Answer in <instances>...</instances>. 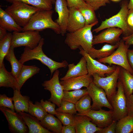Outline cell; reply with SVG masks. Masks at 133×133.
Masks as SVG:
<instances>
[{"label": "cell", "instance_id": "obj_1", "mask_svg": "<svg viewBox=\"0 0 133 133\" xmlns=\"http://www.w3.org/2000/svg\"><path fill=\"white\" fill-rule=\"evenodd\" d=\"M44 41V38H42L38 45L33 49L25 47L19 61L21 64L23 65L25 62L30 60H37L48 67L51 76L56 70L60 68H66L68 64L66 60H64L61 62H58L47 56L42 50Z\"/></svg>", "mask_w": 133, "mask_h": 133}, {"label": "cell", "instance_id": "obj_2", "mask_svg": "<svg viewBox=\"0 0 133 133\" xmlns=\"http://www.w3.org/2000/svg\"><path fill=\"white\" fill-rule=\"evenodd\" d=\"M98 23V21L91 24L85 25L74 32L67 33L65 40V43L72 50L81 48L88 53L93 47V37L92 28Z\"/></svg>", "mask_w": 133, "mask_h": 133}, {"label": "cell", "instance_id": "obj_3", "mask_svg": "<svg viewBox=\"0 0 133 133\" xmlns=\"http://www.w3.org/2000/svg\"><path fill=\"white\" fill-rule=\"evenodd\" d=\"M53 12L52 9L38 11L33 16L27 24L22 28V32L28 31L39 32L49 29L57 34H61L59 26L52 19Z\"/></svg>", "mask_w": 133, "mask_h": 133}, {"label": "cell", "instance_id": "obj_4", "mask_svg": "<svg viewBox=\"0 0 133 133\" xmlns=\"http://www.w3.org/2000/svg\"><path fill=\"white\" fill-rule=\"evenodd\" d=\"M128 0H124L122 2L121 8L118 13L110 18L102 21L100 25L93 30L97 33L104 29L111 27H117L123 31V37L131 34L133 32L129 28L127 22V17L128 10Z\"/></svg>", "mask_w": 133, "mask_h": 133}, {"label": "cell", "instance_id": "obj_5", "mask_svg": "<svg viewBox=\"0 0 133 133\" xmlns=\"http://www.w3.org/2000/svg\"><path fill=\"white\" fill-rule=\"evenodd\" d=\"M5 11L13 18L17 24L22 28L28 23L33 16L39 9L19 2L12 3Z\"/></svg>", "mask_w": 133, "mask_h": 133}, {"label": "cell", "instance_id": "obj_6", "mask_svg": "<svg viewBox=\"0 0 133 133\" xmlns=\"http://www.w3.org/2000/svg\"><path fill=\"white\" fill-rule=\"evenodd\" d=\"M130 46L126 44L122 39L120 40L118 47L112 54L98 60L110 66L113 64L117 65L133 74V70L129 63L127 58V52Z\"/></svg>", "mask_w": 133, "mask_h": 133}, {"label": "cell", "instance_id": "obj_7", "mask_svg": "<svg viewBox=\"0 0 133 133\" xmlns=\"http://www.w3.org/2000/svg\"><path fill=\"white\" fill-rule=\"evenodd\" d=\"M121 67L116 66L115 70L106 77H101L97 74L92 75L93 82L97 86L104 90L110 102L112 97L116 93L117 83Z\"/></svg>", "mask_w": 133, "mask_h": 133}, {"label": "cell", "instance_id": "obj_8", "mask_svg": "<svg viewBox=\"0 0 133 133\" xmlns=\"http://www.w3.org/2000/svg\"><path fill=\"white\" fill-rule=\"evenodd\" d=\"M117 90L110 103L113 107L114 120L118 121L128 115L127 98L122 84L118 79Z\"/></svg>", "mask_w": 133, "mask_h": 133}, {"label": "cell", "instance_id": "obj_9", "mask_svg": "<svg viewBox=\"0 0 133 133\" xmlns=\"http://www.w3.org/2000/svg\"><path fill=\"white\" fill-rule=\"evenodd\" d=\"M42 38L38 31L13 32L11 46L14 48L24 46L33 49L38 45Z\"/></svg>", "mask_w": 133, "mask_h": 133}, {"label": "cell", "instance_id": "obj_10", "mask_svg": "<svg viewBox=\"0 0 133 133\" xmlns=\"http://www.w3.org/2000/svg\"><path fill=\"white\" fill-rule=\"evenodd\" d=\"M59 71L56 70L50 80L45 81L42 84L44 89L50 92L51 96L49 100L58 107L62 100L64 91L63 87L59 80Z\"/></svg>", "mask_w": 133, "mask_h": 133}, {"label": "cell", "instance_id": "obj_11", "mask_svg": "<svg viewBox=\"0 0 133 133\" xmlns=\"http://www.w3.org/2000/svg\"><path fill=\"white\" fill-rule=\"evenodd\" d=\"M79 49V53L84 56L86 59L88 74L92 76L94 74H97L101 77H104L105 74L110 75L115 70L116 66H106L92 58L81 48Z\"/></svg>", "mask_w": 133, "mask_h": 133}, {"label": "cell", "instance_id": "obj_12", "mask_svg": "<svg viewBox=\"0 0 133 133\" xmlns=\"http://www.w3.org/2000/svg\"><path fill=\"white\" fill-rule=\"evenodd\" d=\"M0 110L8 121L9 129L11 133H28V128L24 119L19 113L3 107H0Z\"/></svg>", "mask_w": 133, "mask_h": 133}, {"label": "cell", "instance_id": "obj_13", "mask_svg": "<svg viewBox=\"0 0 133 133\" xmlns=\"http://www.w3.org/2000/svg\"><path fill=\"white\" fill-rule=\"evenodd\" d=\"M86 88L93 102L91 110H97L105 107L113 110V107L103 89L97 86L93 82Z\"/></svg>", "mask_w": 133, "mask_h": 133}, {"label": "cell", "instance_id": "obj_14", "mask_svg": "<svg viewBox=\"0 0 133 133\" xmlns=\"http://www.w3.org/2000/svg\"><path fill=\"white\" fill-rule=\"evenodd\" d=\"M79 115H85L89 117L91 119L92 122L94 124L101 128L108 126L114 120L112 110L106 111L102 108L97 110H91Z\"/></svg>", "mask_w": 133, "mask_h": 133}, {"label": "cell", "instance_id": "obj_15", "mask_svg": "<svg viewBox=\"0 0 133 133\" xmlns=\"http://www.w3.org/2000/svg\"><path fill=\"white\" fill-rule=\"evenodd\" d=\"M106 29L98 34L94 36L93 46L104 43L114 45L120 41L119 37L123 32L121 29L116 27Z\"/></svg>", "mask_w": 133, "mask_h": 133}, {"label": "cell", "instance_id": "obj_16", "mask_svg": "<svg viewBox=\"0 0 133 133\" xmlns=\"http://www.w3.org/2000/svg\"><path fill=\"white\" fill-rule=\"evenodd\" d=\"M55 10L58 15L55 22L59 26L61 34L64 36L67 32L69 9L66 0H55Z\"/></svg>", "mask_w": 133, "mask_h": 133}, {"label": "cell", "instance_id": "obj_17", "mask_svg": "<svg viewBox=\"0 0 133 133\" xmlns=\"http://www.w3.org/2000/svg\"><path fill=\"white\" fill-rule=\"evenodd\" d=\"M92 76L88 74L61 81L60 83L65 91L80 89L83 87L87 88L93 82Z\"/></svg>", "mask_w": 133, "mask_h": 133}, {"label": "cell", "instance_id": "obj_18", "mask_svg": "<svg viewBox=\"0 0 133 133\" xmlns=\"http://www.w3.org/2000/svg\"><path fill=\"white\" fill-rule=\"evenodd\" d=\"M74 118L76 133H97L101 129L94 124L91 119L87 116L77 114Z\"/></svg>", "mask_w": 133, "mask_h": 133}, {"label": "cell", "instance_id": "obj_19", "mask_svg": "<svg viewBox=\"0 0 133 133\" xmlns=\"http://www.w3.org/2000/svg\"><path fill=\"white\" fill-rule=\"evenodd\" d=\"M68 8L69 14L66 31L71 33L84 27L85 25V21L78 8L74 7Z\"/></svg>", "mask_w": 133, "mask_h": 133}, {"label": "cell", "instance_id": "obj_20", "mask_svg": "<svg viewBox=\"0 0 133 133\" xmlns=\"http://www.w3.org/2000/svg\"><path fill=\"white\" fill-rule=\"evenodd\" d=\"M68 70L65 75L61 78V81L85 75L88 74L87 62L84 56H83L76 65L73 63L68 65Z\"/></svg>", "mask_w": 133, "mask_h": 133}, {"label": "cell", "instance_id": "obj_21", "mask_svg": "<svg viewBox=\"0 0 133 133\" xmlns=\"http://www.w3.org/2000/svg\"><path fill=\"white\" fill-rule=\"evenodd\" d=\"M18 113L24 119L28 129L29 133H51L44 127L40 121L35 117L25 112Z\"/></svg>", "mask_w": 133, "mask_h": 133}, {"label": "cell", "instance_id": "obj_22", "mask_svg": "<svg viewBox=\"0 0 133 133\" xmlns=\"http://www.w3.org/2000/svg\"><path fill=\"white\" fill-rule=\"evenodd\" d=\"M0 26L9 32H20L22 28L19 25L12 17L0 7Z\"/></svg>", "mask_w": 133, "mask_h": 133}, {"label": "cell", "instance_id": "obj_23", "mask_svg": "<svg viewBox=\"0 0 133 133\" xmlns=\"http://www.w3.org/2000/svg\"><path fill=\"white\" fill-rule=\"evenodd\" d=\"M0 87H10L14 90H19L17 78L11 72L7 71L4 63L0 67Z\"/></svg>", "mask_w": 133, "mask_h": 133}, {"label": "cell", "instance_id": "obj_24", "mask_svg": "<svg viewBox=\"0 0 133 133\" xmlns=\"http://www.w3.org/2000/svg\"><path fill=\"white\" fill-rule=\"evenodd\" d=\"M15 110L17 113L20 112H28L29 102V97L23 96L20 90L17 89L14 90L12 97Z\"/></svg>", "mask_w": 133, "mask_h": 133}, {"label": "cell", "instance_id": "obj_25", "mask_svg": "<svg viewBox=\"0 0 133 133\" xmlns=\"http://www.w3.org/2000/svg\"><path fill=\"white\" fill-rule=\"evenodd\" d=\"M119 41L114 45L105 44L99 49H96L93 47L88 53L94 59L97 58L98 60L105 58L110 55L117 48Z\"/></svg>", "mask_w": 133, "mask_h": 133}, {"label": "cell", "instance_id": "obj_26", "mask_svg": "<svg viewBox=\"0 0 133 133\" xmlns=\"http://www.w3.org/2000/svg\"><path fill=\"white\" fill-rule=\"evenodd\" d=\"M118 80L121 82L127 97L133 93V74L121 67Z\"/></svg>", "mask_w": 133, "mask_h": 133}, {"label": "cell", "instance_id": "obj_27", "mask_svg": "<svg viewBox=\"0 0 133 133\" xmlns=\"http://www.w3.org/2000/svg\"><path fill=\"white\" fill-rule=\"evenodd\" d=\"M40 68L35 65H23L20 72L17 78L19 90H20L25 82L29 79L39 73Z\"/></svg>", "mask_w": 133, "mask_h": 133}, {"label": "cell", "instance_id": "obj_28", "mask_svg": "<svg viewBox=\"0 0 133 133\" xmlns=\"http://www.w3.org/2000/svg\"><path fill=\"white\" fill-rule=\"evenodd\" d=\"M53 115L48 114L40 121V123L44 127L52 132L61 133L62 127V123Z\"/></svg>", "mask_w": 133, "mask_h": 133}, {"label": "cell", "instance_id": "obj_29", "mask_svg": "<svg viewBox=\"0 0 133 133\" xmlns=\"http://www.w3.org/2000/svg\"><path fill=\"white\" fill-rule=\"evenodd\" d=\"M133 132V117L128 115L117 122L116 133H130Z\"/></svg>", "mask_w": 133, "mask_h": 133}, {"label": "cell", "instance_id": "obj_30", "mask_svg": "<svg viewBox=\"0 0 133 133\" xmlns=\"http://www.w3.org/2000/svg\"><path fill=\"white\" fill-rule=\"evenodd\" d=\"M14 48L11 46L5 58L10 62L11 67V72L17 78L23 65L21 64L16 58L14 51Z\"/></svg>", "mask_w": 133, "mask_h": 133}, {"label": "cell", "instance_id": "obj_31", "mask_svg": "<svg viewBox=\"0 0 133 133\" xmlns=\"http://www.w3.org/2000/svg\"><path fill=\"white\" fill-rule=\"evenodd\" d=\"M10 3L16 2H23L37 7L41 10H51L52 3L50 0H5Z\"/></svg>", "mask_w": 133, "mask_h": 133}, {"label": "cell", "instance_id": "obj_32", "mask_svg": "<svg viewBox=\"0 0 133 133\" xmlns=\"http://www.w3.org/2000/svg\"><path fill=\"white\" fill-rule=\"evenodd\" d=\"M88 94L87 89H78L72 91H64L62 100L75 104L83 96Z\"/></svg>", "mask_w": 133, "mask_h": 133}, {"label": "cell", "instance_id": "obj_33", "mask_svg": "<svg viewBox=\"0 0 133 133\" xmlns=\"http://www.w3.org/2000/svg\"><path fill=\"white\" fill-rule=\"evenodd\" d=\"M12 34L7 33L2 39L0 40V67L3 63V60L11 46Z\"/></svg>", "mask_w": 133, "mask_h": 133}, {"label": "cell", "instance_id": "obj_34", "mask_svg": "<svg viewBox=\"0 0 133 133\" xmlns=\"http://www.w3.org/2000/svg\"><path fill=\"white\" fill-rule=\"evenodd\" d=\"M28 112L40 121L48 114L42 106L40 102H36L35 104H33L30 100L29 102Z\"/></svg>", "mask_w": 133, "mask_h": 133}, {"label": "cell", "instance_id": "obj_35", "mask_svg": "<svg viewBox=\"0 0 133 133\" xmlns=\"http://www.w3.org/2000/svg\"><path fill=\"white\" fill-rule=\"evenodd\" d=\"M91 99L88 94L83 96L75 104L76 111L79 112L78 115H81L91 110Z\"/></svg>", "mask_w": 133, "mask_h": 133}, {"label": "cell", "instance_id": "obj_36", "mask_svg": "<svg viewBox=\"0 0 133 133\" xmlns=\"http://www.w3.org/2000/svg\"><path fill=\"white\" fill-rule=\"evenodd\" d=\"M78 9L85 19V25L91 24L98 21L95 11L89 5L87 4L86 6Z\"/></svg>", "mask_w": 133, "mask_h": 133}, {"label": "cell", "instance_id": "obj_37", "mask_svg": "<svg viewBox=\"0 0 133 133\" xmlns=\"http://www.w3.org/2000/svg\"><path fill=\"white\" fill-rule=\"evenodd\" d=\"M56 112L70 114L76 113L75 104L67 101L62 100L60 106L56 109Z\"/></svg>", "mask_w": 133, "mask_h": 133}, {"label": "cell", "instance_id": "obj_38", "mask_svg": "<svg viewBox=\"0 0 133 133\" xmlns=\"http://www.w3.org/2000/svg\"><path fill=\"white\" fill-rule=\"evenodd\" d=\"M55 115L64 125H74V116L72 115L57 112Z\"/></svg>", "mask_w": 133, "mask_h": 133}, {"label": "cell", "instance_id": "obj_39", "mask_svg": "<svg viewBox=\"0 0 133 133\" xmlns=\"http://www.w3.org/2000/svg\"><path fill=\"white\" fill-rule=\"evenodd\" d=\"M13 101L12 97H8L5 94L0 95V107L7 108L15 112L14 106Z\"/></svg>", "mask_w": 133, "mask_h": 133}, {"label": "cell", "instance_id": "obj_40", "mask_svg": "<svg viewBox=\"0 0 133 133\" xmlns=\"http://www.w3.org/2000/svg\"><path fill=\"white\" fill-rule=\"evenodd\" d=\"M40 103L44 109L49 114L55 115L57 114L55 103L49 100L44 101L43 99L40 100Z\"/></svg>", "mask_w": 133, "mask_h": 133}, {"label": "cell", "instance_id": "obj_41", "mask_svg": "<svg viewBox=\"0 0 133 133\" xmlns=\"http://www.w3.org/2000/svg\"><path fill=\"white\" fill-rule=\"evenodd\" d=\"M86 4L91 7L95 11L109 3L108 0H84Z\"/></svg>", "mask_w": 133, "mask_h": 133}, {"label": "cell", "instance_id": "obj_42", "mask_svg": "<svg viewBox=\"0 0 133 133\" xmlns=\"http://www.w3.org/2000/svg\"><path fill=\"white\" fill-rule=\"evenodd\" d=\"M117 121L114 120L112 123L108 126L101 128L97 133H115Z\"/></svg>", "mask_w": 133, "mask_h": 133}, {"label": "cell", "instance_id": "obj_43", "mask_svg": "<svg viewBox=\"0 0 133 133\" xmlns=\"http://www.w3.org/2000/svg\"><path fill=\"white\" fill-rule=\"evenodd\" d=\"M66 1L68 8L74 7L78 9L87 5L84 0H66Z\"/></svg>", "mask_w": 133, "mask_h": 133}, {"label": "cell", "instance_id": "obj_44", "mask_svg": "<svg viewBox=\"0 0 133 133\" xmlns=\"http://www.w3.org/2000/svg\"><path fill=\"white\" fill-rule=\"evenodd\" d=\"M126 98L128 115L133 117V94Z\"/></svg>", "mask_w": 133, "mask_h": 133}, {"label": "cell", "instance_id": "obj_45", "mask_svg": "<svg viewBox=\"0 0 133 133\" xmlns=\"http://www.w3.org/2000/svg\"><path fill=\"white\" fill-rule=\"evenodd\" d=\"M127 22L129 29L133 32V9H129L128 10Z\"/></svg>", "mask_w": 133, "mask_h": 133}, {"label": "cell", "instance_id": "obj_46", "mask_svg": "<svg viewBox=\"0 0 133 133\" xmlns=\"http://www.w3.org/2000/svg\"><path fill=\"white\" fill-rule=\"evenodd\" d=\"M62 133H75L76 131L74 125H64L62 126Z\"/></svg>", "mask_w": 133, "mask_h": 133}, {"label": "cell", "instance_id": "obj_47", "mask_svg": "<svg viewBox=\"0 0 133 133\" xmlns=\"http://www.w3.org/2000/svg\"><path fill=\"white\" fill-rule=\"evenodd\" d=\"M129 63L133 70V49H129L127 53Z\"/></svg>", "mask_w": 133, "mask_h": 133}, {"label": "cell", "instance_id": "obj_48", "mask_svg": "<svg viewBox=\"0 0 133 133\" xmlns=\"http://www.w3.org/2000/svg\"><path fill=\"white\" fill-rule=\"evenodd\" d=\"M122 39L126 44L130 46L133 45V33L128 36L123 37Z\"/></svg>", "mask_w": 133, "mask_h": 133}, {"label": "cell", "instance_id": "obj_49", "mask_svg": "<svg viewBox=\"0 0 133 133\" xmlns=\"http://www.w3.org/2000/svg\"><path fill=\"white\" fill-rule=\"evenodd\" d=\"M7 30L3 27L0 26V40L3 38L7 34Z\"/></svg>", "mask_w": 133, "mask_h": 133}, {"label": "cell", "instance_id": "obj_50", "mask_svg": "<svg viewBox=\"0 0 133 133\" xmlns=\"http://www.w3.org/2000/svg\"><path fill=\"white\" fill-rule=\"evenodd\" d=\"M128 9H133V0H130L128 5Z\"/></svg>", "mask_w": 133, "mask_h": 133}, {"label": "cell", "instance_id": "obj_51", "mask_svg": "<svg viewBox=\"0 0 133 133\" xmlns=\"http://www.w3.org/2000/svg\"><path fill=\"white\" fill-rule=\"evenodd\" d=\"M52 2V4H54L55 3V0H50Z\"/></svg>", "mask_w": 133, "mask_h": 133}, {"label": "cell", "instance_id": "obj_52", "mask_svg": "<svg viewBox=\"0 0 133 133\" xmlns=\"http://www.w3.org/2000/svg\"><path fill=\"white\" fill-rule=\"evenodd\" d=\"M111 0L113 1H119L120 0Z\"/></svg>", "mask_w": 133, "mask_h": 133}, {"label": "cell", "instance_id": "obj_53", "mask_svg": "<svg viewBox=\"0 0 133 133\" xmlns=\"http://www.w3.org/2000/svg\"></svg>", "mask_w": 133, "mask_h": 133}]
</instances>
